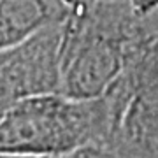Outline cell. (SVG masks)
<instances>
[{"label": "cell", "mask_w": 158, "mask_h": 158, "mask_svg": "<svg viewBox=\"0 0 158 158\" xmlns=\"http://www.w3.org/2000/svg\"><path fill=\"white\" fill-rule=\"evenodd\" d=\"M74 2V6H76V14H79L81 11H85L86 7H90V6H95V4H100V2H111V0H72ZM74 14V16H76Z\"/></svg>", "instance_id": "6"}, {"label": "cell", "mask_w": 158, "mask_h": 158, "mask_svg": "<svg viewBox=\"0 0 158 158\" xmlns=\"http://www.w3.org/2000/svg\"><path fill=\"white\" fill-rule=\"evenodd\" d=\"M63 158H132V156H127L123 153L109 149L106 146H88L70 153L69 156H63Z\"/></svg>", "instance_id": "4"}, {"label": "cell", "mask_w": 158, "mask_h": 158, "mask_svg": "<svg viewBox=\"0 0 158 158\" xmlns=\"http://www.w3.org/2000/svg\"><path fill=\"white\" fill-rule=\"evenodd\" d=\"M109 111L100 98L62 93L27 97L0 119V151L37 158H63L107 137Z\"/></svg>", "instance_id": "1"}, {"label": "cell", "mask_w": 158, "mask_h": 158, "mask_svg": "<svg viewBox=\"0 0 158 158\" xmlns=\"http://www.w3.org/2000/svg\"><path fill=\"white\" fill-rule=\"evenodd\" d=\"M51 23H63L48 0H0V51L16 48Z\"/></svg>", "instance_id": "2"}, {"label": "cell", "mask_w": 158, "mask_h": 158, "mask_svg": "<svg viewBox=\"0 0 158 158\" xmlns=\"http://www.w3.org/2000/svg\"><path fill=\"white\" fill-rule=\"evenodd\" d=\"M19 100H21V97L18 93L12 79L9 77L6 67L2 65V60H0V119L4 118L7 111Z\"/></svg>", "instance_id": "3"}, {"label": "cell", "mask_w": 158, "mask_h": 158, "mask_svg": "<svg viewBox=\"0 0 158 158\" xmlns=\"http://www.w3.org/2000/svg\"><path fill=\"white\" fill-rule=\"evenodd\" d=\"M130 11L135 16L144 18L158 12V0H127Z\"/></svg>", "instance_id": "5"}, {"label": "cell", "mask_w": 158, "mask_h": 158, "mask_svg": "<svg viewBox=\"0 0 158 158\" xmlns=\"http://www.w3.org/2000/svg\"><path fill=\"white\" fill-rule=\"evenodd\" d=\"M0 158H37V156H27V155H16V153H4V151H0Z\"/></svg>", "instance_id": "7"}]
</instances>
